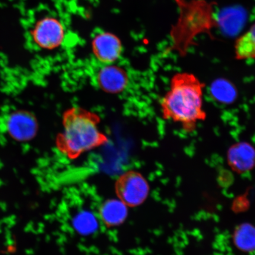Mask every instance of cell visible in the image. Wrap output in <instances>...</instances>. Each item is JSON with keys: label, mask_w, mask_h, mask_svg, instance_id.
I'll list each match as a JSON object with an SVG mask.
<instances>
[{"label": "cell", "mask_w": 255, "mask_h": 255, "mask_svg": "<svg viewBox=\"0 0 255 255\" xmlns=\"http://www.w3.org/2000/svg\"><path fill=\"white\" fill-rule=\"evenodd\" d=\"M205 87L193 73H175L171 79L170 89L161 100L163 119L180 124L186 132H194L197 124L207 118L203 110Z\"/></svg>", "instance_id": "obj_1"}, {"label": "cell", "mask_w": 255, "mask_h": 255, "mask_svg": "<svg viewBox=\"0 0 255 255\" xmlns=\"http://www.w3.org/2000/svg\"><path fill=\"white\" fill-rule=\"evenodd\" d=\"M62 129L56 139V146L62 155L76 159L85 153L109 141L100 127L101 118L81 107H72L64 112Z\"/></svg>", "instance_id": "obj_2"}, {"label": "cell", "mask_w": 255, "mask_h": 255, "mask_svg": "<svg viewBox=\"0 0 255 255\" xmlns=\"http://www.w3.org/2000/svg\"><path fill=\"white\" fill-rule=\"evenodd\" d=\"M179 9V17L170 32L171 45L167 52H175L186 57L194 39L203 33L212 37L213 28L219 26L213 2L206 0H174Z\"/></svg>", "instance_id": "obj_3"}, {"label": "cell", "mask_w": 255, "mask_h": 255, "mask_svg": "<svg viewBox=\"0 0 255 255\" xmlns=\"http://www.w3.org/2000/svg\"><path fill=\"white\" fill-rule=\"evenodd\" d=\"M117 198L128 207L141 205L148 196L149 186L147 180L135 170L125 172L118 178L115 184Z\"/></svg>", "instance_id": "obj_4"}, {"label": "cell", "mask_w": 255, "mask_h": 255, "mask_svg": "<svg viewBox=\"0 0 255 255\" xmlns=\"http://www.w3.org/2000/svg\"><path fill=\"white\" fill-rule=\"evenodd\" d=\"M32 41L38 48L53 50L62 45L66 29L62 22L52 16H45L35 22L30 30Z\"/></svg>", "instance_id": "obj_5"}, {"label": "cell", "mask_w": 255, "mask_h": 255, "mask_svg": "<svg viewBox=\"0 0 255 255\" xmlns=\"http://www.w3.org/2000/svg\"><path fill=\"white\" fill-rule=\"evenodd\" d=\"M5 130L11 138L20 142L31 141L36 136L39 124L33 114L24 110L9 113L4 122Z\"/></svg>", "instance_id": "obj_6"}, {"label": "cell", "mask_w": 255, "mask_h": 255, "mask_svg": "<svg viewBox=\"0 0 255 255\" xmlns=\"http://www.w3.org/2000/svg\"><path fill=\"white\" fill-rule=\"evenodd\" d=\"M100 65L95 73V85L108 94H118L125 91L129 83L126 70L116 63Z\"/></svg>", "instance_id": "obj_7"}, {"label": "cell", "mask_w": 255, "mask_h": 255, "mask_svg": "<svg viewBox=\"0 0 255 255\" xmlns=\"http://www.w3.org/2000/svg\"><path fill=\"white\" fill-rule=\"evenodd\" d=\"M91 46L95 59L101 65L116 63L123 52V44L119 38L109 32L95 34Z\"/></svg>", "instance_id": "obj_8"}, {"label": "cell", "mask_w": 255, "mask_h": 255, "mask_svg": "<svg viewBox=\"0 0 255 255\" xmlns=\"http://www.w3.org/2000/svg\"><path fill=\"white\" fill-rule=\"evenodd\" d=\"M228 163L233 170L244 173L255 165V149L248 142L235 143L228 152Z\"/></svg>", "instance_id": "obj_9"}, {"label": "cell", "mask_w": 255, "mask_h": 255, "mask_svg": "<svg viewBox=\"0 0 255 255\" xmlns=\"http://www.w3.org/2000/svg\"><path fill=\"white\" fill-rule=\"evenodd\" d=\"M98 213L105 226L115 228L126 221L128 215V207L119 199H110L101 204Z\"/></svg>", "instance_id": "obj_10"}, {"label": "cell", "mask_w": 255, "mask_h": 255, "mask_svg": "<svg viewBox=\"0 0 255 255\" xmlns=\"http://www.w3.org/2000/svg\"><path fill=\"white\" fill-rule=\"evenodd\" d=\"M234 49L237 60L255 59V23L236 40Z\"/></svg>", "instance_id": "obj_11"}, {"label": "cell", "mask_w": 255, "mask_h": 255, "mask_svg": "<svg viewBox=\"0 0 255 255\" xmlns=\"http://www.w3.org/2000/svg\"><path fill=\"white\" fill-rule=\"evenodd\" d=\"M234 242L239 250L250 252L255 250V227L244 223L237 229L234 234Z\"/></svg>", "instance_id": "obj_12"}, {"label": "cell", "mask_w": 255, "mask_h": 255, "mask_svg": "<svg viewBox=\"0 0 255 255\" xmlns=\"http://www.w3.org/2000/svg\"><path fill=\"white\" fill-rule=\"evenodd\" d=\"M75 226L76 228L79 229L81 227V229H80L82 232L84 231L85 226H86V231H90L91 229H94L95 226V223L96 222L94 219L91 217L90 215L86 216V213L84 215L81 216L80 215L77 218V221H75Z\"/></svg>", "instance_id": "obj_13"}]
</instances>
